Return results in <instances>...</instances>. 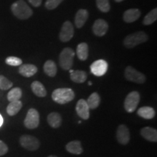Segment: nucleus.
<instances>
[{"mask_svg": "<svg viewBox=\"0 0 157 157\" xmlns=\"http://www.w3.org/2000/svg\"><path fill=\"white\" fill-rule=\"evenodd\" d=\"M11 10L15 17L21 20L28 19L33 15L32 10L23 0H17L13 3Z\"/></svg>", "mask_w": 157, "mask_h": 157, "instance_id": "f257e3e1", "label": "nucleus"}, {"mask_svg": "<svg viewBox=\"0 0 157 157\" xmlns=\"http://www.w3.org/2000/svg\"><path fill=\"white\" fill-rule=\"evenodd\" d=\"M75 97L74 92L70 88H58L52 93V100L58 104H66L73 101Z\"/></svg>", "mask_w": 157, "mask_h": 157, "instance_id": "f03ea898", "label": "nucleus"}, {"mask_svg": "<svg viewBox=\"0 0 157 157\" xmlns=\"http://www.w3.org/2000/svg\"><path fill=\"white\" fill-rule=\"evenodd\" d=\"M148 36L143 31H137L129 34L124 40V44L127 48H133L138 44L148 41Z\"/></svg>", "mask_w": 157, "mask_h": 157, "instance_id": "7ed1b4c3", "label": "nucleus"}, {"mask_svg": "<svg viewBox=\"0 0 157 157\" xmlns=\"http://www.w3.org/2000/svg\"><path fill=\"white\" fill-rule=\"evenodd\" d=\"M74 51L70 48H66L59 56V64L63 70H70L73 66Z\"/></svg>", "mask_w": 157, "mask_h": 157, "instance_id": "20e7f679", "label": "nucleus"}, {"mask_svg": "<svg viewBox=\"0 0 157 157\" xmlns=\"http://www.w3.org/2000/svg\"><path fill=\"white\" fill-rule=\"evenodd\" d=\"M140 100V95L138 92L132 91L127 95L124 103V106L127 112L132 113L137 109L139 102Z\"/></svg>", "mask_w": 157, "mask_h": 157, "instance_id": "39448f33", "label": "nucleus"}, {"mask_svg": "<svg viewBox=\"0 0 157 157\" xmlns=\"http://www.w3.org/2000/svg\"><path fill=\"white\" fill-rule=\"evenodd\" d=\"M20 144L23 148L30 151H34L40 146V142L36 137L29 135H23L20 137Z\"/></svg>", "mask_w": 157, "mask_h": 157, "instance_id": "423d86ee", "label": "nucleus"}, {"mask_svg": "<svg viewBox=\"0 0 157 157\" xmlns=\"http://www.w3.org/2000/svg\"><path fill=\"white\" fill-rule=\"evenodd\" d=\"M24 126L29 129H34L39 124V113L35 109H30L28 111L24 121Z\"/></svg>", "mask_w": 157, "mask_h": 157, "instance_id": "0eeeda50", "label": "nucleus"}, {"mask_svg": "<svg viewBox=\"0 0 157 157\" xmlns=\"http://www.w3.org/2000/svg\"><path fill=\"white\" fill-rule=\"evenodd\" d=\"M125 78L129 82H135L137 84H143L146 82V78L144 74H143L138 71L135 69L131 66H127L124 72Z\"/></svg>", "mask_w": 157, "mask_h": 157, "instance_id": "6e6552de", "label": "nucleus"}, {"mask_svg": "<svg viewBox=\"0 0 157 157\" xmlns=\"http://www.w3.org/2000/svg\"><path fill=\"white\" fill-rule=\"evenodd\" d=\"M74 29L72 23L70 21H66L61 28V30L59 34L60 40L63 42H67L70 41L74 36Z\"/></svg>", "mask_w": 157, "mask_h": 157, "instance_id": "1a4fd4ad", "label": "nucleus"}, {"mask_svg": "<svg viewBox=\"0 0 157 157\" xmlns=\"http://www.w3.org/2000/svg\"><path fill=\"white\" fill-rule=\"evenodd\" d=\"M109 65L104 60H98L93 62L90 66V71L92 74L96 76H102L107 72Z\"/></svg>", "mask_w": 157, "mask_h": 157, "instance_id": "9d476101", "label": "nucleus"}, {"mask_svg": "<svg viewBox=\"0 0 157 157\" xmlns=\"http://www.w3.org/2000/svg\"><path fill=\"white\" fill-rule=\"evenodd\" d=\"M117 138L118 142L121 145H127L130 140V134L129 129L124 124H121L118 127L117 131Z\"/></svg>", "mask_w": 157, "mask_h": 157, "instance_id": "9b49d317", "label": "nucleus"}, {"mask_svg": "<svg viewBox=\"0 0 157 157\" xmlns=\"http://www.w3.org/2000/svg\"><path fill=\"white\" fill-rule=\"evenodd\" d=\"M76 111L77 115L82 119L87 120L90 117V108L87 101L84 99H80L76 105Z\"/></svg>", "mask_w": 157, "mask_h": 157, "instance_id": "f8f14e48", "label": "nucleus"}, {"mask_svg": "<svg viewBox=\"0 0 157 157\" xmlns=\"http://www.w3.org/2000/svg\"><path fill=\"white\" fill-rule=\"evenodd\" d=\"M109 29V25L103 19H98L94 23L93 31L94 34L98 36H103L106 34Z\"/></svg>", "mask_w": 157, "mask_h": 157, "instance_id": "ddd939ff", "label": "nucleus"}, {"mask_svg": "<svg viewBox=\"0 0 157 157\" xmlns=\"http://www.w3.org/2000/svg\"><path fill=\"white\" fill-rule=\"evenodd\" d=\"M37 68L33 64H22L20 66L18 72L24 77H31L37 72Z\"/></svg>", "mask_w": 157, "mask_h": 157, "instance_id": "4468645a", "label": "nucleus"}, {"mask_svg": "<svg viewBox=\"0 0 157 157\" xmlns=\"http://www.w3.org/2000/svg\"><path fill=\"white\" fill-rule=\"evenodd\" d=\"M140 134L145 139L151 142H157V130L150 127H145L140 129Z\"/></svg>", "mask_w": 157, "mask_h": 157, "instance_id": "2eb2a0df", "label": "nucleus"}, {"mask_svg": "<svg viewBox=\"0 0 157 157\" xmlns=\"http://www.w3.org/2000/svg\"><path fill=\"white\" fill-rule=\"evenodd\" d=\"M140 11L138 9H129L124 12L123 20L126 23H133L140 16Z\"/></svg>", "mask_w": 157, "mask_h": 157, "instance_id": "dca6fc26", "label": "nucleus"}, {"mask_svg": "<svg viewBox=\"0 0 157 157\" xmlns=\"http://www.w3.org/2000/svg\"><path fill=\"white\" fill-rule=\"evenodd\" d=\"M89 13L87 10L81 9L76 13L75 16V25L78 29H81L87 21Z\"/></svg>", "mask_w": 157, "mask_h": 157, "instance_id": "f3484780", "label": "nucleus"}, {"mask_svg": "<svg viewBox=\"0 0 157 157\" xmlns=\"http://www.w3.org/2000/svg\"><path fill=\"white\" fill-rule=\"evenodd\" d=\"M66 149L68 152L76 155H79L83 152L81 142L78 140H73L67 143L66 146Z\"/></svg>", "mask_w": 157, "mask_h": 157, "instance_id": "a211bd4d", "label": "nucleus"}, {"mask_svg": "<svg viewBox=\"0 0 157 157\" xmlns=\"http://www.w3.org/2000/svg\"><path fill=\"white\" fill-rule=\"evenodd\" d=\"M48 123L52 128L57 129L60 127L62 123L61 116L57 112H52L48 116Z\"/></svg>", "mask_w": 157, "mask_h": 157, "instance_id": "6ab92c4d", "label": "nucleus"}, {"mask_svg": "<svg viewBox=\"0 0 157 157\" xmlns=\"http://www.w3.org/2000/svg\"><path fill=\"white\" fill-rule=\"evenodd\" d=\"M31 90L35 95L39 98H44L47 95V90L44 85L39 81H34L31 85Z\"/></svg>", "mask_w": 157, "mask_h": 157, "instance_id": "aec40b11", "label": "nucleus"}, {"mask_svg": "<svg viewBox=\"0 0 157 157\" xmlns=\"http://www.w3.org/2000/svg\"><path fill=\"white\" fill-rule=\"evenodd\" d=\"M137 115L146 119H152L156 115L154 109L151 107L144 106L137 110Z\"/></svg>", "mask_w": 157, "mask_h": 157, "instance_id": "412c9836", "label": "nucleus"}, {"mask_svg": "<svg viewBox=\"0 0 157 157\" xmlns=\"http://www.w3.org/2000/svg\"><path fill=\"white\" fill-rule=\"evenodd\" d=\"M76 55H77L78 58L82 61L87 60L88 55H89V49H88L87 43L83 42L78 44L77 48H76Z\"/></svg>", "mask_w": 157, "mask_h": 157, "instance_id": "4be33fe9", "label": "nucleus"}, {"mask_svg": "<svg viewBox=\"0 0 157 157\" xmlns=\"http://www.w3.org/2000/svg\"><path fill=\"white\" fill-rule=\"evenodd\" d=\"M23 103L21 101H16L10 102L9 105L7 107V113L10 116H15L22 109Z\"/></svg>", "mask_w": 157, "mask_h": 157, "instance_id": "5701e85b", "label": "nucleus"}, {"mask_svg": "<svg viewBox=\"0 0 157 157\" xmlns=\"http://www.w3.org/2000/svg\"><path fill=\"white\" fill-rule=\"evenodd\" d=\"M71 79L76 83H83L87 80V74L84 71H74L70 75Z\"/></svg>", "mask_w": 157, "mask_h": 157, "instance_id": "b1692460", "label": "nucleus"}, {"mask_svg": "<svg viewBox=\"0 0 157 157\" xmlns=\"http://www.w3.org/2000/svg\"><path fill=\"white\" fill-rule=\"evenodd\" d=\"M44 71L50 77H54L57 74V66L54 61L49 60L44 65Z\"/></svg>", "mask_w": 157, "mask_h": 157, "instance_id": "393cba45", "label": "nucleus"}, {"mask_svg": "<svg viewBox=\"0 0 157 157\" xmlns=\"http://www.w3.org/2000/svg\"><path fill=\"white\" fill-rule=\"evenodd\" d=\"M86 101L90 109H95L96 108L99 106L100 103H101V98L97 93H93L89 96Z\"/></svg>", "mask_w": 157, "mask_h": 157, "instance_id": "a878e982", "label": "nucleus"}, {"mask_svg": "<svg viewBox=\"0 0 157 157\" xmlns=\"http://www.w3.org/2000/svg\"><path fill=\"white\" fill-rule=\"evenodd\" d=\"M22 97V90L19 87L13 88L7 94V100L10 102L20 101Z\"/></svg>", "mask_w": 157, "mask_h": 157, "instance_id": "bb28decb", "label": "nucleus"}, {"mask_svg": "<svg viewBox=\"0 0 157 157\" xmlns=\"http://www.w3.org/2000/svg\"><path fill=\"white\" fill-rule=\"evenodd\" d=\"M157 19V9L154 8L150 11L143 19V24L148 25L154 23Z\"/></svg>", "mask_w": 157, "mask_h": 157, "instance_id": "cd10ccee", "label": "nucleus"}, {"mask_svg": "<svg viewBox=\"0 0 157 157\" xmlns=\"http://www.w3.org/2000/svg\"><path fill=\"white\" fill-rule=\"evenodd\" d=\"M96 4L98 8L103 13H107L111 9L109 0H96Z\"/></svg>", "mask_w": 157, "mask_h": 157, "instance_id": "c85d7f7f", "label": "nucleus"}, {"mask_svg": "<svg viewBox=\"0 0 157 157\" xmlns=\"http://www.w3.org/2000/svg\"><path fill=\"white\" fill-rule=\"evenodd\" d=\"M13 87V82L3 75H0V89L7 90Z\"/></svg>", "mask_w": 157, "mask_h": 157, "instance_id": "c756f323", "label": "nucleus"}, {"mask_svg": "<svg viewBox=\"0 0 157 157\" xmlns=\"http://www.w3.org/2000/svg\"><path fill=\"white\" fill-rule=\"evenodd\" d=\"M5 63L9 66H19L22 65V60L21 58H17V57L14 56H10L7 57L5 60Z\"/></svg>", "mask_w": 157, "mask_h": 157, "instance_id": "7c9ffc66", "label": "nucleus"}, {"mask_svg": "<svg viewBox=\"0 0 157 157\" xmlns=\"http://www.w3.org/2000/svg\"><path fill=\"white\" fill-rule=\"evenodd\" d=\"M63 0H47L45 2V7L48 10H54L58 7L60 4L62 2Z\"/></svg>", "mask_w": 157, "mask_h": 157, "instance_id": "2f4dec72", "label": "nucleus"}, {"mask_svg": "<svg viewBox=\"0 0 157 157\" xmlns=\"http://www.w3.org/2000/svg\"><path fill=\"white\" fill-rule=\"evenodd\" d=\"M7 152H8V147H7L5 143L0 140V156H4Z\"/></svg>", "mask_w": 157, "mask_h": 157, "instance_id": "473e14b6", "label": "nucleus"}, {"mask_svg": "<svg viewBox=\"0 0 157 157\" xmlns=\"http://www.w3.org/2000/svg\"><path fill=\"white\" fill-rule=\"evenodd\" d=\"M29 3L32 5L34 7H39L42 2V0H28Z\"/></svg>", "mask_w": 157, "mask_h": 157, "instance_id": "72a5a7b5", "label": "nucleus"}, {"mask_svg": "<svg viewBox=\"0 0 157 157\" xmlns=\"http://www.w3.org/2000/svg\"><path fill=\"white\" fill-rule=\"evenodd\" d=\"M3 121H4V120H3V118H2V115L0 114V127H1L2 126V124H3Z\"/></svg>", "mask_w": 157, "mask_h": 157, "instance_id": "f704fd0d", "label": "nucleus"}, {"mask_svg": "<svg viewBox=\"0 0 157 157\" xmlns=\"http://www.w3.org/2000/svg\"><path fill=\"white\" fill-rule=\"evenodd\" d=\"M115 1L117 2H122L124 0H115Z\"/></svg>", "mask_w": 157, "mask_h": 157, "instance_id": "c9c22d12", "label": "nucleus"}, {"mask_svg": "<svg viewBox=\"0 0 157 157\" xmlns=\"http://www.w3.org/2000/svg\"><path fill=\"white\" fill-rule=\"evenodd\" d=\"M48 157H58V156H55V155H50V156H48Z\"/></svg>", "mask_w": 157, "mask_h": 157, "instance_id": "e433bc0d", "label": "nucleus"}, {"mask_svg": "<svg viewBox=\"0 0 157 157\" xmlns=\"http://www.w3.org/2000/svg\"><path fill=\"white\" fill-rule=\"evenodd\" d=\"M73 71H74V70H71V69H70V70H69V72H70V74H71L72 72H73Z\"/></svg>", "mask_w": 157, "mask_h": 157, "instance_id": "4c0bfd02", "label": "nucleus"}, {"mask_svg": "<svg viewBox=\"0 0 157 157\" xmlns=\"http://www.w3.org/2000/svg\"><path fill=\"white\" fill-rule=\"evenodd\" d=\"M88 84H89V85H92V82H88Z\"/></svg>", "mask_w": 157, "mask_h": 157, "instance_id": "58836bf2", "label": "nucleus"}]
</instances>
